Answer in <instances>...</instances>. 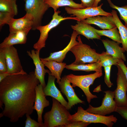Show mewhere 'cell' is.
<instances>
[{"label":"cell","mask_w":127,"mask_h":127,"mask_svg":"<svg viewBox=\"0 0 127 127\" xmlns=\"http://www.w3.org/2000/svg\"><path fill=\"white\" fill-rule=\"evenodd\" d=\"M40 83L34 72L11 74L0 82V117L16 122L25 115H31L36 96L35 88Z\"/></svg>","instance_id":"obj_1"},{"label":"cell","mask_w":127,"mask_h":127,"mask_svg":"<svg viewBox=\"0 0 127 127\" xmlns=\"http://www.w3.org/2000/svg\"><path fill=\"white\" fill-rule=\"evenodd\" d=\"M51 109L44 116V127H65L70 121L71 114L67 108L56 99L52 98Z\"/></svg>","instance_id":"obj_2"},{"label":"cell","mask_w":127,"mask_h":127,"mask_svg":"<svg viewBox=\"0 0 127 127\" xmlns=\"http://www.w3.org/2000/svg\"><path fill=\"white\" fill-rule=\"evenodd\" d=\"M78 43L70 50L74 55L75 59L72 64L79 65L96 63L99 60V54L95 49L82 42L80 36H77Z\"/></svg>","instance_id":"obj_3"},{"label":"cell","mask_w":127,"mask_h":127,"mask_svg":"<svg viewBox=\"0 0 127 127\" xmlns=\"http://www.w3.org/2000/svg\"><path fill=\"white\" fill-rule=\"evenodd\" d=\"M103 75L102 72H96L89 75H77L70 74L66 75V77L73 87H77L83 91L86 96L87 100L90 103L91 99L97 98V96L92 94L89 90V87L93 84L95 80Z\"/></svg>","instance_id":"obj_4"},{"label":"cell","mask_w":127,"mask_h":127,"mask_svg":"<svg viewBox=\"0 0 127 127\" xmlns=\"http://www.w3.org/2000/svg\"><path fill=\"white\" fill-rule=\"evenodd\" d=\"M69 119L71 121H81L90 123H100L108 127H112L117 120L113 115L106 116L90 113L81 106L78 107L76 112L71 115Z\"/></svg>","instance_id":"obj_5"},{"label":"cell","mask_w":127,"mask_h":127,"mask_svg":"<svg viewBox=\"0 0 127 127\" xmlns=\"http://www.w3.org/2000/svg\"><path fill=\"white\" fill-rule=\"evenodd\" d=\"M60 11L58 10L54 11L52 19L50 22L44 26L40 25L36 28L40 33V36L38 41L34 44L33 48L36 50L40 51L43 48L45 47V42L49 32L53 28L58 26L62 21L67 20H73L80 21L76 17H64L59 14Z\"/></svg>","instance_id":"obj_6"},{"label":"cell","mask_w":127,"mask_h":127,"mask_svg":"<svg viewBox=\"0 0 127 127\" xmlns=\"http://www.w3.org/2000/svg\"><path fill=\"white\" fill-rule=\"evenodd\" d=\"M25 10L26 13L31 14L33 18L32 29L35 30L41 25L42 19L49 8L44 0H25Z\"/></svg>","instance_id":"obj_7"},{"label":"cell","mask_w":127,"mask_h":127,"mask_svg":"<svg viewBox=\"0 0 127 127\" xmlns=\"http://www.w3.org/2000/svg\"><path fill=\"white\" fill-rule=\"evenodd\" d=\"M105 94L101 104L98 107H94L90 104L86 110L88 112L99 115L105 116L116 112L118 107L115 100L114 92L110 90L104 91Z\"/></svg>","instance_id":"obj_8"},{"label":"cell","mask_w":127,"mask_h":127,"mask_svg":"<svg viewBox=\"0 0 127 127\" xmlns=\"http://www.w3.org/2000/svg\"><path fill=\"white\" fill-rule=\"evenodd\" d=\"M102 4L97 7H92L83 8H75L65 7L67 13L72 16H75L81 21L91 17L97 16H112L111 13L107 12L102 8Z\"/></svg>","instance_id":"obj_9"},{"label":"cell","mask_w":127,"mask_h":127,"mask_svg":"<svg viewBox=\"0 0 127 127\" xmlns=\"http://www.w3.org/2000/svg\"><path fill=\"white\" fill-rule=\"evenodd\" d=\"M116 82L117 86L114 91L115 100L118 107L127 106V81L125 74L118 65Z\"/></svg>","instance_id":"obj_10"},{"label":"cell","mask_w":127,"mask_h":127,"mask_svg":"<svg viewBox=\"0 0 127 127\" xmlns=\"http://www.w3.org/2000/svg\"><path fill=\"white\" fill-rule=\"evenodd\" d=\"M2 48L4 52L7 72L10 75L26 73L23 69L16 49L13 45Z\"/></svg>","instance_id":"obj_11"},{"label":"cell","mask_w":127,"mask_h":127,"mask_svg":"<svg viewBox=\"0 0 127 127\" xmlns=\"http://www.w3.org/2000/svg\"><path fill=\"white\" fill-rule=\"evenodd\" d=\"M33 24V18L31 14L26 13L23 17L18 19H12L8 25L10 33L18 31L28 34L32 29Z\"/></svg>","instance_id":"obj_12"},{"label":"cell","mask_w":127,"mask_h":127,"mask_svg":"<svg viewBox=\"0 0 127 127\" xmlns=\"http://www.w3.org/2000/svg\"><path fill=\"white\" fill-rule=\"evenodd\" d=\"M40 51L32 50L31 51H27L28 55L32 59L35 68V75L36 78L39 80L40 84L43 88L46 86L45 81V76L46 73L48 74L51 73L49 70L46 69L44 68L45 65L41 60L40 57Z\"/></svg>","instance_id":"obj_13"},{"label":"cell","mask_w":127,"mask_h":127,"mask_svg":"<svg viewBox=\"0 0 127 127\" xmlns=\"http://www.w3.org/2000/svg\"><path fill=\"white\" fill-rule=\"evenodd\" d=\"M58 84L61 91L68 100V104L71 109L73 106L78 103H84V102L79 99L76 95L66 76L62 77Z\"/></svg>","instance_id":"obj_14"},{"label":"cell","mask_w":127,"mask_h":127,"mask_svg":"<svg viewBox=\"0 0 127 127\" xmlns=\"http://www.w3.org/2000/svg\"><path fill=\"white\" fill-rule=\"evenodd\" d=\"M36 96L33 110H35L38 115V122L43 124L42 115L44 108L49 105V101L46 98V95L43 91V88L40 84L37 85L35 88Z\"/></svg>","instance_id":"obj_15"},{"label":"cell","mask_w":127,"mask_h":127,"mask_svg":"<svg viewBox=\"0 0 127 127\" xmlns=\"http://www.w3.org/2000/svg\"><path fill=\"white\" fill-rule=\"evenodd\" d=\"M56 78L51 74H48L47 84L43 88V91L46 96H50L59 101L67 110L71 109L68 102L65 100L61 92L56 86L55 81Z\"/></svg>","instance_id":"obj_16"},{"label":"cell","mask_w":127,"mask_h":127,"mask_svg":"<svg viewBox=\"0 0 127 127\" xmlns=\"http://www.w3.org/2000/svg\"><path fill=\"white\" fill-rule=\"evenodd\" d=\"M79 35L74 30L71 34L70 41L67 46L63 49L57 52L51 53L48 57L42 58L45 61H54L58 63H62L67 52L74 46L78 43L76 39Z\"/></svg>","instance_id":"obj_17"},{"label":"cell","mask_w":127,"mask_h":127,"mask_svg":"<svg viewBox=\"0 0 127 127\" xmlns=\"http://www.w3.org/2000/svg\"><path fill=\"white\" fill-rule=\"evenodd\" d=\"M101 16L90 17L81 21L96 25L103 30L109 29L116 27L112 16Z\"/></svg>","instance_id":"obj_18"},{"label":"cell","mask_w":127,"mask_h":127,"mask_svg":"<svg viewBox=\"0 0 127 127\" xmlns=\"http://www.w3.org/2000/svg\"><path fill=\"white\" fill-rule=\"evenodd\" d=\"M102 41L106 50V52L113 57L124 61L126 60L124 53L125 51L119 44L113 40L108 39L101 40Z\"/></svg>","instance_id":"obj_19"},{"label":"cell","mask_w":127,"mask_h":127,"mask_svg":"<svg viewBox=\"0 0 127 127\" xmlns=\"http://www.w3.org/2000/svg\"><path fill=\"white\" fill-rule=\"evenodd\" d=\"M77 23L75 25H71V27L78 35H82L88 40H101V37L98 35L94 30V28L90 24L79 21H77Z\"/></svg>","instance_id":"obj_20"},{"label":"cell","mask_w":127,"mask_h":127,"mask_svg":"<svg viewBox=\"0 0 127 127\" xmlns=\"http://www.w3.org/2000/svg\"><path fill=\"white\" fill-rule=\"evenodd\" d=\"M27 35L26 33L21 31L10 33L8 36L0 44V48L16 44H25L26 42Z\"/></svg>","instance_id":"obj_21"},{"label":"cell","mask_w":127,"mask_h":127,"mask_svg":"<svg viewBox=\"0 0 127 127\" xmlns=\"http://www.w3.org/2000/svg\"><path fill=\"white\" fill-rule=\"evenodd\" d=\"M45 66H46L51 72V74L57 79L59 84L61 79V76L64 69L66 65L64 63H58L54 61H45L40 58Z\"/></svg>","instance_id":"obj_22"},{"label":"cell","mask_w":127,"mask_h":127,"mask_svg":"<svg viewBox=\"0 0 127 127\" xmlns=\"http://www.w3.org/2000/svg\"><path fill=\"white\" fill-rule=\"evenodd\" d=\"M111 13L113 16L114 22L119 32L122 47L127 53V28L123 24L120 20L116 11L112 10Z\"/></svg>","instance_id":"obj_23"},{"label":"cell","mask_w":127,"mask_h":127,"mask_svg":"<svg viewBox=\"0 0 127 127\" xmlns=\"http://www.w3.org/2000/svg\"><path fill=\"white\" fill-rule=\"evenodd\" d=\"M49 7L52 8L54 11H57L60 7L65 6L75 8H86L81 3H77L73 0H44Z\"/></svg>","instance_id":"obj_24"},{"label":"cell","mask_w":127,"mask_h":127,"mask_svg":"<svg viewBox=\"0 0 127 127\" xmlns=\"http://www.w3.org/2000/svg\"><path fill=\"white\" fill-rule=\"evenodd\" d=\"M102 67L101 64L98 61L86 64L76 65L72 63L69 65H66L65 68L74 71H82L87 72L95 71L96 72H102Z\"/></svg>","instance_id":"obj_25"},{"label":"cell","mask_w":127,"mask_h":127,"mask_svg":"<svg viewBox=\"0 0 127 127\" xmlns=\"http://www.w3.org/2000/svg\"><path fill=\"white\" fill-rule=\"evenodd\" d=\"M117 27L107 30H99L94 28V30L98 35L100 36H105L119 44H121V37Z\"/></svg>","instance_id":"obj_26"},{"label":"cell","mask_w":127,"mask_h":127,"mask_svg":"<svg viewBox=\"0 0 127 127\" xmlns=\"http://www.w3.org/2000/svg\"><path fill=\"white\" fill-rule=\"evenodd\" d=\"M17 0H0V11L7 12L15 16L18 13Z\"/></svg>","instance_id":"obj_27"},{"label":"cell","mask_w":127,"mask_h":127,"mask_svg":"<svg viewBox=\"0 0 127 127\" xmlns=\"http://www.w3.org/2000/svg\"><path fill=\"white\" fill-rule=\"evenodd\" d=\"M120 60L113 57L106 52L103 51L99 54L98 61L102 67H104L113 65L116 66Z\"/></svg>","instance_id":"obj_28"},{"label":"cell","mask_w":127,"mask_h":127,"mask_svg":"<svg viewBox=\"0 0 127 127\" xmlns=\"http://www.w3.org/2000/svg\"><path fill=\"white\" fill-rule=\"evenodd\" d=\"M110 6L116 9L119 12L120 18L125 22V26L127 28V5L121 7L114 5L111 0H107Z\"/></svg>","instance_id":"obj_29"},{"label":"cell","mask_w":127,"mask_h":127,"mask_svg":"<svg viewBox=\"0 0 127 127\" xmlns=\"http://www.w3.org/2000/svg\"><path fill=\"white\" fill-rule=\"evenodd\" d=\"M15 16L14 14L9 12L0 11V28L5 24H8Z\"/></svg>","instance_id":"obj_30"},{"label":"cell","mask_w":127,"mask_h":127,"mask_svg":"<svg viewBox=\"0 0 127 127\" xmlns=\"http://www.w3.org/2000/svg\"><path fill=\"white\" fill-rule=\"evenodd\" d=\"M7 72V63L4 50L3 48H0V73Z\"/></svg>","instance_id":"obj_31"},{"label":"cell","mask_w":127,"mask_h":127,"mask_svg":"<svg viewBox=\"0 0 127 127\" xmlns=\"http://www.w3.org/2000/svg\"><path fill=\"white\" fill-rule=\"evenodd\" d=\"M26 116L25 127H44V123H40L32 119L28 114H26Z\"/></svg>","instance_id":"obj_32"},{"label":"cell","mask_w":127,"mask_h":127,"mask_svg":"<svg viewBox=\"0 0 127 127\" xmlns=\"http://www.w3.org/2000/svg\"><path fill=\"white\" fill-rule=\"evenodd\" d=\"M111 66H110L104 67L105 72L104 82L108 87H111L113 85L110 80V72Z\"/></svg>","instance_id":"obj_33"},{"label":"cell","mask_w":127,"mask_h":127,"mask_svg":"<svg viewBox=\"0 0 127 127\" xmlns=\"http://www.w3.org/2000/svg\"><path fill=\"white\" fill-rule=\"evenodd\" d=\"M91 123L81 121H70L65 127H86Z\"/></svg>","instance_id":"obj_34"},{"label":"cell","mask_w":127,"mask_h":127,"mask_svg":"<svg viewBox=\"0 0 127 127\" xmlns=\"http://www.w3.org/2000/svg\"><path fill=\"white\" fill-rule=\"evenodd\" d=\"M116 112L123 118L127 120V106L118 107Z\"/></svg>","instance_id":"obj_35"},{"label":"cell","mask_w":127,"mask_h":127,"mask_svg":"<svg viewBox=\"0 0 127 127\" xmlns=\"http://www.w3.org/2000/svg\"><path fill=\"white\" fill-rule=\"evenodd\" d=\"M95 0H81V4L86 8L93 7Z\"/></svg>","instance_id":"obj_36"},{"label":"cell","mask_w":127,"mask_h":127,"mask_svg":"<svg viewBox=\"0 0 127 127\" xmlns=\"http://www.w3.org/2000/svg\"><path fill=\"white\" fill-rule=\"evenodd\" d=\"M117 65L120 67L123 70L127 81V67L124 64V61L122 60H120Z\"/></svg>","instance_id":"obj_37"},{"label":"cell","mask_w":127,"mask_h":127,"mask_svg":"<svg viewBox=\"0 0 127 127\" xmlns=\"http://www.w3.org/2000/svg\"><path fill=\"white\" fill-rule=\"evenodd\" d=\"M9 75H10V74L7 72L5 73H0V82H1L5 78Z\"/></svg>","instance_id":"obj_38"},{"label":"cell","mask_w":127,"mask_h":127,"mask_svg":"<svg viewBox=\"0 0 127 127\" xmlns=\"http://www.w3.org/2000/svg\"><path fill=\"white\" fill-rule=\"evenodd\" d=\"M101 0H95L93 7H97L98 6L99 3Z\"/></svg>","instance_id":"obj_39"}]
</instances>
